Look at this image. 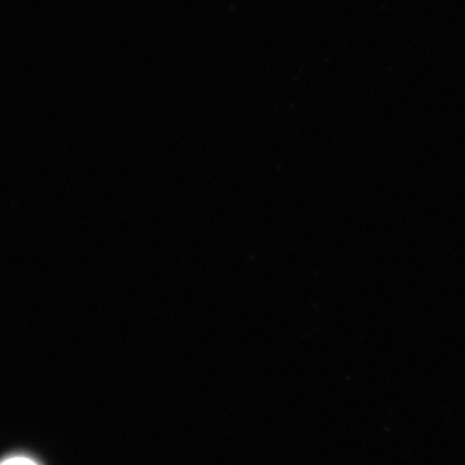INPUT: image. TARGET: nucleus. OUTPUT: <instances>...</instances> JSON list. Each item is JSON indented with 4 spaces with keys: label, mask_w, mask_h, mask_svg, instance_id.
Wrapping results in <instances>:
<instances>
[{
    "label": "nucleus",
    "mask_w": 465,
    "mask_h": 465,
    "mask_svg": "<svg viewBox=\"0 0 465 465\" xmlns=\"http://www.w3.org/2000/svg\"><path fill=\"white\" fill-rule=\"evenodd\" d=\"M0 465H38L34 463L33 460L27 458H12L5 460V463Z\"/></svg>",
    "instance_id": "f257e3e1"
}]
</instances>
